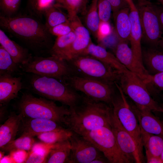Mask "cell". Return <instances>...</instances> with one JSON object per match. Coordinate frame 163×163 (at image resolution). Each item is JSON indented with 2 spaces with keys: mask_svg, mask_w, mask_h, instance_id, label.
I'll use <instances>...</instances> for the list:
<instances>
[{
  "mask_svg": "<svg viewBox=\"0 0 163 163\" xmlns=\"http://www.w3.org/2000/svg\"><path fill=\"white\" fill-rule=\"evenodd\" d=\"M0 26L22 42L36 56L49 53L53 44L52 35L45 24L32 14L12 17L0 15Z\"/></svg>",
  "mask_w": 163,
  "mask_h": 163,
  "instance_id": "obj_1",
  "label": "cell"
},
{
  "mask_svg": "<svg viewBox=\"0 0 163 163\" xmlns=\"http://www.w3.org/2000/svg\"><path fill=\"white\" fill-rule=\"evenodd\" d=\"M65 126L81 136L105 126H111L112 107L85 95L75 106L69 107Z\"/></svg>",
  "mask_w": 163,
  "mask_h": 163,
  "instance_id": "obj_2",
  "label": "cell"
},
{
  "mask_svg": "<svg viewBox=\"0 0 163 163\" xmlns=\"http://www.w3.org/2000/svg\"><path fill=\"white\" fill-rule=\"evenodd\" d=\"M22 89L47 99L57 101L69 107L80 101L82 95L63 81L36 74L24 72Z\"/></svg>",
  "mask_w": 163,
  "mask_h": 163,
  "instance_id": "obj_3",
  "label": "cell"
},
{
  "mask_svg": "<svg viewBox=\"0 0 163 163\" xmlns=\"http://www.w3.org/2000/svg\"><path fill=\"white\" fill-rule=\"evenodd\" d=\"M64 105L58 106L54 101L36 97L26 91L14 106L23 117L50 120L65 126L66 118L70 110Z\"/></svg>",
  "mask_w": 163,
  "mask_h": 163,
  "instance_id": "obj_4",
  "label": "cell"
},
{
  "mask_svg": "<svg viewBox=\"0 0 163 163\" xmlns=\"http://www.w3.org/2000/svg\"><path fill=\"white\" fill-rule=\"evenodd\" d=\"M67 61L72 69L73 74L108 83H118L122 72L88 54H82Z\"/></svg>",
  "mask_w": 163,
  "mask_h": 163,
  "instance_id": "obj_5",
  "label": "cell"
},
{
  "mask_svg": "<svg viewBox=\"0 0 163 163\" xmlns=\"http://www.w3.org/2000/svg\"><path fill=\"white\" fill-rule=\"evenodd\" d=\"M118 84L136 105L163 113V107L153 98L146 84L134 73L128 70L122 72Z\"/></svg>",
  "mask_w": 163,
  "mask_h": 163,
  "instance_id": "obj_6",
  "label": "cell"
},
{
  "mask_svg": "<svg viewBox=\"0 0 163 163\" xmlns=\"http://www.w3.org/2000/svg\"><path fill=\"white\" fill-rule=\"evenodd\" d=\"M63 81L76 91L112 107V101L117 89L115 83H108L74 74L66 78Z\"/></svg>",
  "mask_w": 163,
  "mask_h": 163,
  "instance_id": "obj_7",
  "label": "cell"
},
{
  "mask_svg": "<svg viewBox=\"0 0 163 163\" xmlns=\"http://www.w3.org/2000/svg\"><path fill=\"white\" fill-rule=\"evenodd\" d=\"M20 68L24 72L55 78L60 80L73 74L72 69L66 60L51 56H33L27 63Z\"/></svg>",
  "mask_w": 163,
  "mask_h": 163,
  "instance_id": "obj_8",
  "label": "cell"
},
{
  "mask_svg": "<svg viewBox=\"0 0 163 163\" xmlns=\"http://www.w3.org/2000/svg\"><path fill=\"white\" fill-rule=\"evenodd\" d=\"M82 136L92 143L109 162L130 163L120 148L111 126L97 129Z\"/></svg>",
  "mask_w": 163,
  "mask_h": 163,
  "instance_id": "obj_9",
  "label": "cell"
},
{
  "mask_svg": "<svg viewBox=\"0 0 163 163\" xmlns=\"http://www.w3.org/2000/svg\"><path fill=\"white\" fill-rule=\"evenodd\" d=\"M136 6L142 30V41L147 46L157 48L163 33L153 3L149 0H138Z\"/></svg>",
  "mask_w": 163,
  "mask_h": 163,
  "instance_id": "obj_10",
  "label": "cell"
},
{
  "mask_svg": "<svg viewBox=\"0 0 163 163\" xmlns=\"http://www.w3.org/2000/svg\"><path fill=\"white\" fill-rule=\"evenodd\" d=\"M116 93L112 102L114 113L124 128L132 136L140 150L143 152L140 127L137 117L131 109L125 94L117 83Z\"/></svg>",
  "mask_w": 163,
  "mask_h": 163,
  "instance_id": "obj_11",
  "label": "cell"
},
{
  "mask_svg": "<svg viewBox=\"0 0 163 163\" xmlns=\"http://www.w3.org/2000/svg\"><path fill=\"white\" fill-rule=\"evenodd\" d=\"M111 126L121 150L130 163H143V153L139 149L134 139L124 128L113 111Z\"/></svg>",
  "mask_w": 163,
  "mask_h": 163,
  "instance_id": "obj_12",
  "label": "cell"
},
{
  "mask_svg": "<svg viewBox=\"0 0 163 163\" xmlns=\"http://www.w3.org/2000/svg\"><path fill=\"white\" fill-rule=\"evenodd\" d=\"M71 149L68 163H91L104 156L89 141L73 132L69 139Z\"/></svg>",
  "mask_w": 163,
  "mask_h": 163,
  "instance_id": "obj_13",
  "label": "cell"
},
{
  "mask_svg": "<svg viewBox=\"0 0 163 163\" xmlns=\"http://www.w3.org/2000/svg\"><path fill=\"white\" fill-rule=\"evenodd\" d=\"M113 50L115 56L120 62L145 83L150 75L143 65L135 58L128 43L120 40Z\"/></svg>",
  "mask_w": 163,
  "mask_h": 163,
  "instance_id": "obj_14",
  "label": "cell"
},
{
  "mask_svg": "<svg viewBox=\"0 0 163 163\" xmlns=\"http://www.w3.org/2000/svg\"><path fill=\"white\" fill-rule=\"evenodd\" d=\"M69 21L75 38L66 55L65 60L67 61L83 54L92 42L89 31L83 25L77 15Z\"/></svg>",
  "mask_w": 163,
  "mask_h": 163,
  "instance_id": "obj_15",
  "label": "cell"
},
{
  "mask_svg": "<svg viewBox=\"0 0 163 163\" xmlns=\"http://www.w3.org/2000/svg\"><path fill=\"white\" fill-rule=\"evenodd\" d=\"M136 115L141 128L146 132L163 136V122L155 116L151 110L129 102Z\"/></svg>",
  "mask_w": 163,
  "mask_h": 163,
  "instance_id": "obj_16",
  "label": "cell"
},
{
  "mask_svg": "<svg viewBox=\"0 0 163 163\" xmlns=\"http://www.w3.org/2000/svg\"><path fill=\"white\" fill-rule=\"evenodd\" d=\"M64 127L53 120L23 117L19 131L21 135L33 137L42 133Z\"/></svg>",
  "mask_w": 163,
  "mask_h": 163,
  "instance_id": "obj_17",
  "label": "cell"
},
{
  "mask_svg": "<svg viewBox=\"0 0 163 163\" xmlns=\"http://www.w3.org/2000/svg\"><path fill=\"white\" fill-rule=\"evenodd\" d=\"M22 77L7 74L0 75V104L7 105L11 100L17 97L22 89Z\"/></svg>",
  "mask_w": 163,
  "mask_h": 163,
  "instance_id": "obj_18",
  "label": "cell"
},
{
  "mask_svg": "<svg viewBox=\"0 0 163 163\" xmlns=\"http://www.w3.org/2000/svg\"><path fill=\"white\" fill-rule=\"evenodd\" d=\"M129 16L131 24L129 40L131 48L135 58L143 65L141 46L142 32L138 12L136 7L134 8L130 9Z\"/></svg>",
  "mask_w": 163,
  "mask_h": 163,
  "instance_id": "obj_19",
  "label": "cell"
},
{
  "mask_svg": "<svg viewBox=\"0 0 163 163\" xmlns=\"http://www.w3.org/2000/svg\"><path fill=\"white\" fill-rule=\"evenodd\" d=\"M0 43L10 54L14 61L20 66L27 63L33 56L27 48L21 46L10 39L1 29Z\"/></svg>",
  "mask_w": 163,
  "mask_h": 163,
  "instance_id": "obj_20",
  "label": "cell"
},
{
  "mask_svg": "<svg viewBox=\"0 0 163 163\" xmlns=\"http://www.w3.org/2000/svg\"><path fill=\"white\" fill-rule=\"evenodd\" d=\"M143 66L150 75L163 72V51L158 47H142Z\"/></svg>",
  "mask_w": 163,
  "mask_h": 163,
  "instance_id": "obj_21",
  "label": "cell"
},
{
  "mask_svg": "<svg viewBox=\"0 0 163 163\" xmlns=\"http://www.w3.org/2000/svg\"><path fill=\"white\" fill-rule=\"evenodd\" d=\"M23 117L12 112L0 127V148L15 139L20 130Z\"/></svg>",
  "mask_w": 163,
  "mask_h": 163,
  "instance_id": "obj_22",
  "label": "cell"
},
{
  "mask_svg": "<svg viewBox=\"0 0 163 163\" xmlns=\"http://www.w3.org/2000/svg\"><path fill=\"white\" fill-rule=\"evenodd\" d=\"M83 54L92 56L113 69L121 72L127 69L118 60L115 56L108 52L104 47L96 45L91 42Z\"/></svg>",
  "mask_w": 163,
  "mask_h": 163,
  "instance_id": "obj_23",
  "label": "cell"
},
{
  "mask_svg": "<svg viewBox=\"0 0 163 163\" xmlns=\"http://www.w3.org/2000/svg\"><path fill=\"white\" fill-rule=\"evenodd\" d=\"M129 7L124 8L113 13L114 29L121 40L129 41L131 24Z\"/></svg>",
  "mask_w": 163,
  "mask_h": 163,
  "instance_id": "obj_24",
  "label": "cell"
},
{
  "mask_svg": "<svg viewBox=\"0 0 163 163\" xmlns=\"http://www.w3.org/2000/svg\"><path fill=\"white\" fill-rule=\"evenodd\" d=\"M71 149L69 139L53 144L50 149L46 163H68Z\"/></svg>",
  "mask_w": 163,
  "mask_h": 163,
  "instance_id": "obj_25",
  "label": "cell"
},
{
  "mask_svg": "<svg viewBox=\"0 0 163 163\" xmlns=\"http://www.w3.org/2000/svg\"><path fill=\"white\" fill-rule=\"evenodd\" d=\"M140 129L142 144L145 153L160 157L163 149V136L149 133Z\"/></svg>",
  "mask_w": 163,
  "mask_h": 163,
  "instance_id": "obj_26",
  "label": "cell"
},
{
  "mask_svg": "<svg viewBox=\"0 0 163 163\" xmlns=\"http://www.w3.org/2000/svg\"><path fill=\"white\" fill-rule=\"evenodd\" d=\"M75 38L73 31L66 35L57 37L49 53L51 56L65 59L66 55Z\"/></svg>",
  "mask_w": 163,
  "mask_h": 163,
  "instance_id": "obj_27",
  "label": "cell"
},
{
  "mask_svg": "<svg viewBox=\"0 0 163 163\" xmlns=\"http://www.w3.org/2000/svg\"><path fill=\"white\" fill-rule=\"evenodd\" d=\"M20 66L14 61L10 54L0 45V75L22 74Z\"/></svg>",
  "mask_w": 163,
  "mask_h": 163,
  "instance_id": "obj_28",
  "label": "cell"
},
{
  "mask_svg": "<svg viewBox=\"0 0 163 163\" xmlns=\"http://www.w3.org/2000/svg\"><path fill=\"white\" fill-rule=\"evenodd\" d=\"M72 133L73 132L68 128L63 127L42 133L37 136L42 142L53 144L68 139Z\"/></svg>",
  "mask_w": 163,
  "mask_h": 163,
  "instance_id": "obj_29",
  "label": "cell"
},
{
  "mask_svg": "<svg viewBox=\"0 0 163 163\" xmlns=\"http://www.w3.org/2000/svg\"><path fill=\"white\" fill-rule=\"evenodd\" d=\"M98 0H92L85 19L86 28L97 38L100 22L98 10Z\"/></svg>",
  "mask_w": 163,
  "mask_h": 163,
  "instance_id": "obj_30",
  "label": "cell"
},
{
  "mask_svg": "<svg viewBox=\"0 0 163 163\" xmlns=\"http://www.w3.org/2000/svg\"><path fill=\"white\" fill-rule=\"evenodd\" d=\"M42 142L34 144L24 163H46L50 149L53 144Z\"/></svg>",
  "mask_w": 163,
  "mask_h": 163,
  "instance_id": "obj_31",
  "label": "cell"
},
{
  "mask_svg": "<svg viewBox=\"0 0 163 163\" xmlns=\"http://www.w3.org/2000/svg\"><path fill=\"white\" fill-rule=\"evenodd\" d=\"M34 142L33 137L21 135L0 148V149L3 152H10L19 150L29 151L31 150Z\"/></svg>",
  "mask_w": 163,
  "mask_h": 163,
  "instance_id": "obj_32",
  "label": "cell"
},
{
  "mask_svg": "<svg viewBox=\"0 0 163 163\" xmlns=\"http://www.w3.org/2000/svg\"><path fill=\"white\" fill-rule=\"evenodd\" d=\"M43 14L45 16V25L48 29L58 24L69 21L68 16L54 5L45 10Z\"/></svg>",
  "mask_w": 163,
  "mask_h": 163,
  "instance_id": "obj_33",
  "label": "cell"
},
{
  "mask_svg": "<svg viewBox=\"0 0 163 163\" xmlns=\"http://www.w3.org/2000/svg\"><path fill=\"white\" fill-rule=\"evenodd\" d=\"M145 84L152 96L158 91L163 92V72L150 75Z\"/></svg>",
  "mask_w": 163,
  "mask_h": 163,
  "instance_id": "obj_34",
  "label": "cell"
},
{
  "mask_svg": "<svg viewBox=\"0 0 163 163\" xmlns=\"http://www.w3.org/2000/svg\"><path fill=\"white\" fill-rule=\"evenodd\" d=\"M21 0H0L1 15L7 16H14L19 8Z\"/></svg>",
  "mask_w": 163,
  "mask_h": 163,
  "instance_id": "obj_35",
  "label": "cell"
},
{
  "mask_svg": "<svg viewBox=\"0 0 163 163\" xmlns=\"http://www.w3.org/2000/svg\"><path fill=\"white\" fill-rule=\"evenodd\" d=\"M99 45L104 47L115 49L120 40L114 28H112L110 32L97 39Z\"/></svg>",
  "mask_w": 163,
  "mask_h": 163,
  "instance_id": "obj_36",
  "label": "cell"
},
{
  "mask_svg": "<svg viewBox=\"0 0 163 163\" xmlns=\"http://www.w3.org/2000/svg\"><path fill=\"white\" fill-rule=\"evenodd\" d=\"M98 10L100 22H109L112 11L110 3L106 0H98Z\"/></svg>",
  "mask_w": 163,
  "mask_h": 163,
  "instance_id": "obj_37",
  "label": "cell"
},
{
  "mask_svg": "<svg viewBox=\"0 0 163 163\" xmlns=\"http://www.w3.org/2000/svg\"><path fill=\"white\" fill-rule=\"evenodd\" d=\"M52 35L59 37L66 35L73 31L69 21L61 23L49 29Z\"/></svg>",
  "mask_w": 163,
  "mask_h": 163,
  "instance_id": "obj_38",
  "label": "cell"
},
{
  "mask_svg": "<svg viewBox=\"0 0 163 163\" xmlns=\"http://www.w3.org/2000/svg\"><path fill=\"white\" fill-rule=\"evenodd\" d=\"M110 4L113 14L120 9L127 7H129L125 0H106Z\"/></svg>",
  "mask_w": 163,
  "mask_h": 163,
  "instance_id": "obj_39",
  "label": "cell"
},
{
  "mask_svg": "<svg viewBox=\"0 0 163 163\" xmlns=\"http://www.w3.org/2000/svg\"><path fill=\"white\" fill-rule=\"evenodd\" d=\"M109 22H100L97 34V39L109 33L111 30Z\"/></svg>",
  "mask_w": 163,
  "mask_h": 163,
  "instance_id": "obj_40",
  "label": "cell"
},
{
  "mask_svg": "<svg viewBox=\"0 0 163 163\" xmlns=\"http://www.w3.org/2000/svg\"><path fill=\"white\" fill-rule=\"evenodd\" d=\"M24 150H17L11 152V157L14 161L16 162H25L26 158H25V155L23 152Z\"/></svg>",
  "mask_w": 163,
  "mask_h": 163,
  "instance_id": "obj_41",
  "label": "cell"
},
{
  "mask_svg": "<svg viewBox=\"0 0 163 163\" xmlns=\"http://www.w3.org/2000/svg\"><path fill=\"white\" fill-rule=\"evenodd\" d=\"M153 4L157 14L163 33V6L160 3L159 4L155 3Z\"/></svg>",
  "mask_w": 163,
  "mask_h": 163,
  "instance_id": "obj_42",
  "label": "cell"
},
{
  "mask_svg": "<svg viewBox=\"0 0 163 163\" xmlns=\"http://www.w3.org/2000/svg\"><path fill=\"white\" fill-rule=\"evenodd\" d=\"M145 153L147 163H163L160 157L155 156L148 153Z\"/></svg>",
  "mask_w": 163,
  "mask_h": 163,
  "instance_id": "obj_43",
  "label": "cell"
},
{
  "mask_svg": "<svg viewBox=\"0 0 163 163\" xmlns=\"http://www.w3.org/2000/svg\"><path fill=\"white\" fill-rule=\"evenodd\" d=\"M12 161H13V160L11 156L3 157L0 160V163H10Z\"/></svg>",
  "mask_w": 163,
  "mask_h": 163,
  "instance_id": "obj_44",
  "label": "cell"
},
{
  "mask_svg": "<svg viewBox=\"0 0 163 163\" xmlns=\"http://www.w3.org/2000/svg\"><path fill=\"white\" fill-rule=\"evenodd\" d=\"M128 4L130 8H135L136 7L133 0H125Z\"/></svg>",
  "mask_w": 163,
  "mask_h": 163,
  "instance_id": "obj_45",
  "label": "cell"
},
{
  "mask_svg": "<svg viewBox=\"0 0 163 163\" xmlns=\"http://www.w3.org/2000/svg\"><path fill=\"white\" fill-rule=\"evenodd\" d=\"M157 47L163 51V36L158 42Z\"/></svg>",
  "mask_w": 163,
  "mask_h": 163,
  "instance_id": "obj_46",
  "label": "cell"
},
{
  "mask_svg": "<svg viewBox=\"0 0 163 163\" xmlns=\"http://www.w3.org/2000/svg\"><path fill=\"white\" fill-rule=\"evenodd\" d=\"M55 1H56L58 3V5H56L57 6H59L63 4L64 0H55Z\"/></svg>",
  "mask_w": 163,
  "mask_h": 163,
  "instance_id": "obj_47",
  "label": "cell"
},
{
  "mask_svg": "<svg viewBox=\"0 0 163 163\" xmlns=\"http://www.w3.org/2000/svg\"><path fill=\"white\" fill-rule=\"evenodd\" d=\"M160 157L161 159L162 160V161H163V149L162 152L161 153V154Z\"/></svg>",
  "mask_w": 163,
  "mask_h": 163,
  "instance_id": "obj_48",
  "label": "cell"
},
{
  "mask_svg": "<svg viewBox=\"0 0 163 163\" xmlns=\"http://www.w3.org/2000/svg\"><path fill=\"white\" fill-rule=\"evenodd\" d=\"M159 3L163 6V0H158Z\"/></svg>",
  "mask_w": 163,
  "mask_h": 163,
  "instance_id": "obj_49",
  "label": "cell"
},
{
  "mask_svg": "<svg viewBox=\"0 0 163 163\" xmlns=\"http://www.w3.org/2000/svg\"><path fill=\"white\" fill-rule=\"evenodd\" d=\"M34 0H29V2L30 3L32 1H33Z\"/></svg>",
  "mask_w": 163,
  "mask_h": 163,
  "instance_id": "obj_50",
  "label": "cell"
}]
</instances>
